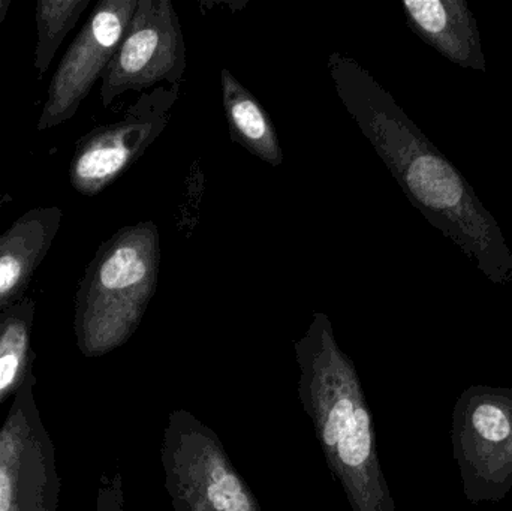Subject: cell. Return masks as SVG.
<instances>
[{
	"instance_id": "obj_8",
	"label": "cell",
	"mask_w": 512,
	"mask_h": 511,
	"mask_svg": "<svg viewBox=\"0 0 512 511\" xmlns=\"http://www.w3.org/2000/svg\"><path fill=\"white\" fill-rule=\"evenodd\" d=\"M138 0H101L69 45L48 84L36 129L56 128L77 114L116 54Z\"/></svg>"
},
{
	"instance_id": "obj_5",
	"label": "cell",
	"mask_w": 512,
	"mask_h": 511,
	"mask_svg": "<svg viewBox=\"0 0 512 511\" xmlns=\"http://www.w3.org/2000/svg\"><path fill=\"white\" fill-rule=\"evenodd\" d=\"M180 87L159 86L144 93L122 119L81 137L69 162L72 188L84 197H95L137 164L171 122Z\"/></svg>"
},
{
	"instance_id": "obj_6",
	"label": "cell",
	"mask_w": 512,
	"mask_h": 511,
	"mask_svg": "<svg viewBox=\"0 0 512 511\" xmlns=\"http://www.w3.org/2000/svg\"><path fill=\"white\" fill-rule=\"evenodd\" d=\"M454 453L469 500H501L512 488V389L472 387L454 411Z\"/></svg>"
},
{
	"instance_id": "obj_10",
	"label": "cell",
	"mask_w": 512,
	"mask_h": 511,
	"mask_svg": "<svg viewBox=\"0 0 512 511\" xmlns=\"http://www.w3.org/2000/svg\"><path fill=\"white\" fill-rule=\"evenodd\" d=\"M59 206H41L18 216L0 234V309L21 302L62 225Z\"/></svg>"
},
{
	"instance_id": "obj_13",
	"label": "cell",
	"mask_w": 512,
	"mask_h": 511,
	"mask_svg": "<svg viewBox=\"0 0 512 511\" xmlns=\"http://www.w3.org/2000/svg\"><path fill=\"white\" fill-rule=\"evenodd\" d=\"M11 506V482L8 474L0 470V511H8Z\"/></svg>"
},
{
	"instance_id": "obj_3",
	"label": "cell",
	"mask_w": 512,
	"mask_h": 511,
	"mask_svg": "<svg viewBox=\"0 0 512 511\" xmlns=\"http://www.w3.org/2000/svg\"><path fill=\"white\" fill-rule=\"evenodd\" d=\"M161 258V233L152 221L122 227L101 243L77 291L87 347L110 350L134 335L158 290Z\"/></svg>"
},
{
	"instance_id": "obj_7",
	"label": "cell",
	"mask_w": 512,
	"mask_h": 511,
	"mask_svg": "<svg viewBox=\"0 0 512 511\" xmlns=\"http://www.w3.org/2000/svg\"><path fill=\"white\" fill-rule=\"evenodd\" d=\"M188 65L179 15L170 0H138L128 30L101 78L105 108L129 90L182 84Z\"/></svg>"
},
{
	"instance_id": "obj_12",
	"label": "cell",
	"mask_w": 512,
	"mask_h": 511,
	"mask_svg": "<svg viewBox=\"0 0 512 511\" xmlns=\"http://www.w3.org/2000/svg\"><path fill=\"white\" fill-rule=\"evenodd\" d=\"M90 0H38L35 6L36 32L38 41L35 48L36 74L44 78L65 41L68 33L80 20Z\"/></svg>"
},
{
	"instance_id": "obj_11",
	"label": "cell",
	"mask_w": 512,
	"mask_h": 511,
	"mask_svg": "<svg viewBox=\"0 0 512 511\" xmlns=\"http://www.w3.org/2000/svg\"><path fill=\"white\" fill-rule=\"evenodd\" d=\"M221 92L231 140L270 167H280L283 150L279 135L258 98L227 68L221 71Z\"/></svg>"
},
{
	"instance_id": "obj_9",
	"label": "cell",
	"mask_w": 512,
	"mask_h": 511,
	"mask_svg": "<svg viewBox=\"0 0 512 511\" xmlns=\"http://www.w3.org/2000/svg\"><path fill=\"white\" fill-rule=\"evenodd\" d=\"M409 29L460 68L487 72L481 33L465 0H405Z\"/></svg>"
},
{
	"instance_id": "obj_15",
	"label": "cell",
	"mask_w": 512,
	"mask_h": 511,
	"mask_svg": "<svg viewBox=\"0 0 512 511\" xmlns=\"http://www.w3.org/2000/svg\"><path fill=\"white\" fill-rule=\"evenodd\" d=\"M3 206H5V198H3L2 192H0V213H2Z\"/></svg>"
},
{
	"instance_id": "obj_4",
	"label": "cell",
	"mask_w": 512,
	"mask_h": 511,
	"mask_svg": "<svg viewBox=\"0 0 512 511\" xmlns=\"http://www.w3.org/2000/svg\"><path fill=\"white\" fill-rule=\"evenodd\" d=\"M161 461L173 511H261L221 438L189 411L168 417Z\"/></svg>"
},
{
	"instance_id": "obj_2",
	"label": "cell",
	"mask_w": 512,
	"mask_h": 511,
	"mask_svg": "<svg viewBox=\"0 0 512 511\" xmlns=\"http://www.w3.org/2000/svg\"><path fill=\"white\" fill-rule=\"evenodd\" d=\"M294 350L301 405L349 507L352 511H396L379 462L363 384L351 357L340 348L330 318L315 312Z\"/></svg>"
},
{
	"instance_id": "obj_14",
	"label": "cell",
	"mask_w": 512,
	"mask_h": 511,
	"mask_svg": "<svg viewBox=\"0 0 512 511\" xmlns=\"http://www.w3.org/2000/svg\"><path fill=\"white\" fill-rule=\"evenodd\" d=\"M12 0H0V24L5 21L8 15L9 8H11Z\"/></svg>"
},
{
	"instance_id": "obj_1",
	"label": "cell",
	"mask_w": 512,
	"mask_h": 511,
	"mask_svg": "<svg viewBox=\"0 0 512 511\" xmlns=\"http://www.w3.org/2000/svg\"><path fill=\"white\" fill-rule=\"evenodd\" d=\"M327 69L343 107L409 203L490 282L501 287L511 284L512 251L501 225L459 168L357 60L331 53Z\"/></svg>"
}]
</instances>
